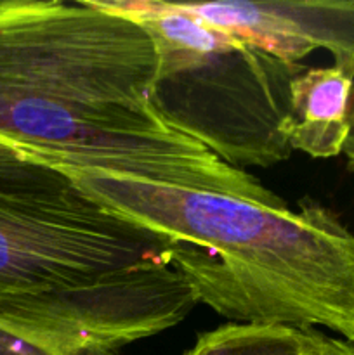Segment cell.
I'll use <instances>...</instances> for the list:
<instances>
[{
	"mask_svg": "<svg viewBox=\"0 0 354 355\" xmlns=\"http://www.w3.org/2000/svg\"><path fill=\"white\" fill-rule=\"evenodd\" d=\"M349 135H347L346 146H344L342 155H346L347 165L351 170H354V97H353V107H351V118H349Z\"/></svg>",
	"mask_w": 354,
	"mask_h": 355,
	"instance_id": "10",
	"label": "cell"
},
{
	"mask_svg": "<svg viewBox=\"0 0 354 355\" xmlns=\"http://www.w3.org/2000/svg\"><path fill=\"white\" fill-rule=\"evenodd\" d=\"M0 355H118V352L37 338L0 322Z\"/></svg>",
	"mask_w": 354,
	"mask_h": 355,
	"instance_id": "8",
	"label": "cell"
},
{
	"mask_svg": "<svg viewBox=\"0 0 354 355\" xmlns=\"http://www.w3.org/2000/svg\"><path fill=\"white\" fill-rule=\"evenodd\" d=\"M38 162L155 234L198 304L236 324L323 328L354 343V232L330 208L304 201L294 211L96 166Z\"/></svg>",
	"mask_w": 354,
	"mask_h": 355,
	"instance_id": "2",
	"label": "cell"
},
{
	"mask_svg": "<svg viewBox=\"0 0 354 355\" xmlns=\"http://www.w3.org/2000/svg\"><path fill=\"white\" fill-rule=\"evenodd\" d=\"M207 23L288 64L325 49L333 66L354 76V0L179 3Z\"/></svg>",
	"mask_w": 354,
	"mask_h": 355,
	"instance_id": "5",
	"label": "cell"
},
{
	"mask_svg": "<svg viewBox=\"0 0 354 355\" xmlns=\"http://www.w3.org/2000/svg\"><path fill=\"white\" fill-rule=\"evenodd\" d=\"M101 2L151 35L158 54L151 101L167 123L239 170L292 155L290 82L304 66L273 58L179 2Z\"/></svg>",
	"mask_w": 354,
	"mask_h": 355,
	"instance_id": "4",
	"label": "cell"
},
{
	"mask_svg": "<svg viewBox=\"0 0 354 355\" xmlns=\"http://www.w3.org/2000/svg\"><path fill=\"white\" fill-rule=\"evenodd\" d=\"M156 69L148 30L101 0H0V144L26 158L283 207L160 116Z\"/></svg>",
	"mask_w": 354,
	"mask_h": 355,
	"instance_id": "1",
	"label": "cell"
},
{
	"mask_svg": "<svg viewBox=\"0 0 354 355\" xmlns=\"http://www.w3.org/2000/svg\"><path fill=\"white\" fill-rule=\"evenodd\" d=\"M325 336L319 329L228 322L201 333L184 355H309Z\"/></svg>",
	"mask_w": 354,
	"mask_h": 355,
	"instance_id": "7",
	"label": "cell"
},
{
	"mask_svg": "<svg viewBox=\"0 0 354 355\" xmlns=\"http://www.w3.org/2000/svg\"><path fill=\"white\" fill-rule=\"evenodd\" d=\"M196 297L151 232L62 170L17 153L0 172V322L118 352L187 318Z\"/></svg>",
	"mask_w": 354,
	"mask_h": 355,
	"instance_id": "3",
	"label": "cell"
},
{
	"mask_svg": "<svg viewBox=\"0 0 354 355\" xmlns=\"http://www.w3.org/2000/svg\"><path fill=\"white\" fill-rule=\"evenodd\" d=\"M16 156H17L16 149L9 148V146L0 144V172H2V170L6 168V166L9 165V163L12 162L14 158H16Z\"/></svg>",
	"mask_w": 354,
	"mask_h": 355,
	"instance_id": "11",
	"label": "cell"
},
{
	"mask_svg": "<svg viewBox=\"0 0 354 355\" xmlns=\"http://www.w3.org/2000/svg\"><path fill=\"white\" fill-rule=\"evenodd\" d=\"M309 355H354V343L339 336L326 335L321 345Z\"/></svg>",
	"mask_w": 354,
	"mask_h": 355,
	"instance_id": "9",
	"label": "cell"
},
{
	"mask_svg": "<svg viewBox=\"0 0 354 355\" xmlns=\"http://www.w3.org/2000/svg\"><path fill=\"white\" fill-rule=\"evenodd\" d=\"M354 76L337 66L304 68L290 82L285 137L292 151L328 159L342 155L349 135Z\"/></svg>",
	"mask_w": 354,
	"mask_h": 355,
	"instance_id": "6",
	"label": "cell"
}]
</instances>
